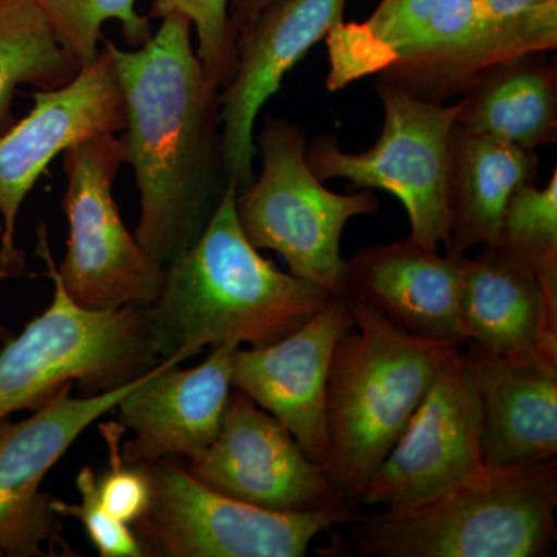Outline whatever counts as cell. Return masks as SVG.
I'll list each match as a JSON object with an SVG mask.
<instances>
[{
  "label": "cell",
  "mask_w": 557,
  "mask_h": 557,
  "mask_svg": "<svg viewBox=\"0 0 557 557\" xmlns=\"http://www.w3.org/2000/svg\"><path fill=\"white\" fill-rule=\"evenodd\" d=\"M2 556H3V552H2V549H0V557H2Z\"/></svg>",
  "instance_id": "4dcf8cb0"
},
{
  "label": "cell",
  "mask_w": 557,
  "mask_h": 557,
  "mask_svg": "<svg viewBox=\"0 0 557 557\" xmlns=\"http://www.w3.org/2000/svg\"><path fill=\"white\" fill-rule=\"evenodd\" d=\"M79 70L35 0H0V137L17 121L13 104L21 86L58 89Z\"/></svg>",
  "instance_id": "603a6c76"
},
{
  "label": "cell",
  "mask_w": 557,
  "mask_h": 557,
  "mask_svg": "<svg viewBox=\"0 0 557 557\" xmlns=\"http://www.w3.org/2000/svg\"><path fill=\"white\" fill-rule=\"evenodd\" d=\"M98 475L86 465L76 475L81 504H69L60 498H51V508L60 518L76 519L86 530L94 547L102 557H146L131 525L120 522L102 508L98 496Z\"/></svg>",
  "instance_id": "4316f807"
},
{
  "label": "cell",
  "mask_w": 557,
  "mask_h": 557,
  "mask_svg": "<svg viewBox=\"0 0 557 557\" xmlns=\"http://www.w3.org/2000/svg\"><path fill=\"white\" fill-rule=\"evenodd\" d=\"M186 469L223 496L269 511L300 515L357 504L239 388L231 391L218 437Z\"/></svg>",
  "instance_id": "5bb4252c"
},
{
  "label": "cell",
  "mask_w": 557,
  "mask_h": 557,
  "mask_svg": "<svg viewBox=\"0 0 557 557\" xmlns=\"http://www.w3.org/2000/svg\"><path fill=\"white\" fill-rule=\"evenodd\" d=\"M347 302L354 327L341 338L330 368L329 453L322 468L359 504L443 361L461 344L417 338L366 304Z\"/></svg>",
  "instance_id": "277c9868"
},
{
  "label": "cell",
  "mask_w": 557,
  "mask_h": 557,
  "mask_svg": "<svg viewBox=\"0 0 557 557\" xmlns=\"http://www.w3.org/2000/svg\"><path fill=\"white\" fill-rule=\"evenodd\" d=\"M240 346L212 347L201 364L178 368L180 355L157 362L116 409L134 438L121 446L126 463L183 458L193 460L218 437L233 384V355Z\"/></svg>",
  "instance_id": "e0dca14e"
},
{
  "label": "cell",
  "mask_w": 557,
  "mask_h": 557,
  "mask_svg": "<svg viewBox=\"0 0 557 557\" xmlns=\"http://www.w3.org/2000/svg\"><path fill=\"white\" fill-rule=\"evenodd\" d=\"M306 132L287 120L269 119L258 139L262 171L237 194V219L258 249H273L293 276L343 296L347 260L341 237L351 219L380 211L370 189L332 193L306 160Z\"/></svg>",
  "instance_id": "52a82bcc"
},
{
  "label": "cell",
  "mask_w": 557,
  "mask_h": 557,
  "mask_svg": "<svg viewBox=\"0 0 557 557\" xmlns=\"http://www.w3.org/2000/svg\"><path fill=\"white\" fill-rule=\"evenodd\" d=\"M183 14L197 35L196 53L208 79L225 89L237 70V32L230 20V0H150V20Z\"/></svg>",
  "instance_id": "484cf974"
},
{
  "label": "cell",
  "mask_w": 557,
  "mask_h": 557,
  "mask_svg": "<svg viewBox=\"0 0 557 557\" xmlns=\"http://www.w3.org/2000/svg\"><path fill=\"white\" fill-rule=\"evenodd\" d=\"M557 461L486 467L445 493L355 523L364 557H542L557 539Z\"/></svg>",
  "instance_id": "5b68a950"
},
{
  "label": "cell",
  "mask_w": 557,
  "mask_h": 557,
  "mask_svg": "<svg viewBox=\"0 0 557 557\" xmlns=\"http://www.w3.org/2000/svg\"><path fill=\"white\" fill-rule=\"evenodd\" d=\"M149 507L132 523L146 557H302L313 539L364 518L358 504L287 515L203 485L174 458L138 461Z\"/></svg>",
  "instance_id": "ba28073f"
},
{
  "label": "cell",
  "mask_w": 557,
  "mask_h": 557,
  "mask_svg": "<svg viewBox=\"0 0 557 557\" xmlns=\"http://www.w3.org/2000/svg\"><path fill=\"white\" fill-rule=\"evenodd\" d=\"M325 39L330 90L379 75L421 100L442 102L497 62L556 50L557 3L496 21L480 0H381L368 21H343Z\"/></svg>",
  "instance_id": "3957f363"
},
{
  "label": "cell",
  "mask_w": 557,
  "mask_h": 557,
  "mask_svg": "<svg viewBox=\"0 0 557 557\" xmlns=\"http://www.w3.org/2000/svg\"><path fill=\"white\" fill-rule=\"evenodd\" d=\"M237 189L225 190L200 239L164 267L150 306L153 348L189 359L205 347H263L302 327L335 298L263 258L237 219Z\"/></svg>",
  "instance_id": "7a4b0ae2"
},
{
  "label": "cell",
  "mask_w": 557,
  "mask_h": 557,
  "mask_svg": "<svg viewBox=\"0 0 557 557\" xmlns=\"http://www.w3.org/2000/svg\"><path fill=\"white\" fill-rule=\"evenodd\" d=\"M109 449V469L97 478L98 496L102 508L112 518L132 525L149 507L150 485L148 475L138 463H126L121 454V442L126 429L121 424H100Z\"/></svg>",
  "instance_id": "83f0119b"
},
{
  "label": "cell",
  "mask_w": 557,
  "mask_h": 557,
  "mask_svg": "<svg viewBox=\"0 0 557 557\" xmlns=\"http://www.w3.org/2000/svg\"><path fill=\"white\" fill-rule=\"evenodd\" d=\"M36 255L53 282L49 309L0 348V420L36 410L64 384L87 395L112 391L159 362L150 333V307L113 310L79 307L65 292L47 237L38 228Z\"/></svg>",
  "instance_id": "8992f818"
},
{
  "label": "cell",
  "mask_w": 557,
  "mask_h": 557,
  "mask_svg": "<svg viewBox=\"0 0 557 557\" xmlns=\"http://www.w3.org/2000/svg\"><path fill=\"white\" fill-rule=\"evenodd\" d=\"M482 9L491 20L505 21L525 16L528 13L544 9L557 0H480Z\"/></svg>",
  "instance_id": "f1b7e54d"
},
{
  "label": "cell",
  "mask_w": 557,
  "mask_h": 557,
  "mask_svg": "<svg viewBox=\"0 0 557 557\" xmlns=\"http://www.w3.org/2000/svg\"><path fill=\"white\" fill-rule=\"evenodd\" d=\"M467 346L487 355L557 357V289L531 263L493 244L469 258L461 300Z\"/></svg>",
  "instance_id": "ffe728a7"
},
{
  "label": "cell",
  "mask_w": 557,
  "mask_h": 557,
  "mask_svg": "<svg viewBox=\"0 0 557 557\" xmlns=\"http://www.w3.org/2000/svg\"><path fill=\"white\" fill-rule=\"evenodd\" d=\"M496 244L525 259L548 288L557 289V170L545 188L520 186L502 219Z\"/></svg>",
  "instance_id": "d4e9b609"
},
{
  "label": "cell",
  "mask_w": 557,
  "mask_h": 557,
  "mask_svg": "<svg viewBox=\"0 0 557 557\" xmlns=\"http://www.w3.org/2000/svg\"><path fill=\"white\" fill-rule=\"evenodd\" d=\"M547 51L497 62L458 102L457 126L536 152L557 137V76Z\"/></svg>",
  "instance_id": "7402d4cb"
},
{
  "label": "cell",
  "mask_w": 557,
  "mask_h": 557,
  "mask_svg": "<svg viewBox=\"0 0 557 557\" xmlns=\"http://www.w3.org/2000/svg\"><path fill=\"white\" fill-rule=\"evenodd\" d=\"M482 403L467 346L443 361L401 437L366 486L359 504H418L483 474Z\"/></svg>",
  "instance_id": "7c38bea8"
},
{
  "label": "cell",
  "mask_w": 557,
  "mask_h": 557,
  "mask_svg": "<svg viewBox=\"0 0 557 557\" xmlns=\"http://www.w3.org/2000/svg\"><path fill=\"white\" fill-rule=\"evenodd\" d=\"M539 159L533 150L471 134L454 121L449 135L446 252L496 244L512 194L536 182Z\"/></svg>",
  "instance_id": "44dd1931"
},
{
  "label": "cell",
  "mask_w": 557,
  "mask_h": 557,
  "mask_svg": "<svg viewBox=\"0 0 557 557\" xmlns=\"http://www.w3.org/2000/svg\"><path fill=\"white\" fill-rule=\"evenodd\" d=\"M57 39L81 69L100 53L102 27L120 22L127 46H143L152 36L148 14L138 13L137 0H35Z\"/></svg>",
  "instance_id": "cb8c5ba5"
},
{
  "label": "cell",
  "mask_w": 557,
  "mask_h": 557,
  "mask_svg": "<svg viewBox=\"0 0 557 557\" xmlns=\"http://www.w3.org/2000/svg\"><path fill=\"white\" fill-rule=\"evenodd\" d=\"M348 0H271L237 36V70L222 90L223 163L237 194L255 182L260 110L311 47L344 21Z\"/></svg>",
  "instance_id": "9a60e30c"
},
{
  "label": "cell",
  "mask_w": 557,
  "mask_h": 557,
  "mask_svg": "<svg viewBox=\"0 0 557 557\" xmlns=\"http://www.w3.org/2000/svg\"><path fill=\"white\" fill-rule=\"evenodd\" d=\"M270 2L271 0H230V20L237 36Z\"/></svg>",
  "instance_id": "f546056e"
},
{
  "label": "cell",
  "mask_w": 557,
  "mask_h": 557,
  "mask_svg": "<svg viewBox=\"0 0 557 557\" xmlns=\"http://www.w3.org/2000/svg\"><path fill=\"white\" fill-rule=\"evenodd\" d=\"M137 50L102 38L124 100L123 161L139 194L135 239L166 267L200 239L230 186L222 90L194 49L193 25L171 13Z\"/></svg>",
  "instance_id": "6da1fadb"
},
{
  "label": "cell",
  "mask_w": 557,
  "mask_h": 557,
  "mask_svg": "<svg viewBox=\"0 0 557 557\" xmlns=\"http://www.w3.org/2000/svg\"><path fill=\"white\" fill-rule=\"evenodd\" d=\"M121 164L115 134L83 139L62 153L69 239L57 270L70 298L84 309L150 307L163 288L164 267L126 228L113 197Z\"/></svg>",
  "instance_id": "30bf717a"
},
{
  "label": "cell",
  "mask_w": 557,
  "mask_h": 557,
  "mask_svg": "<svg viewBox=\"0 0 557 557\" xmlns=\"http://www.w3.org/2000/svg\"><path fill=\"white\" fill-rule=\"evenodd\" d=\"M351 327L346 296H335L292 335L269 346L239 347L233 355V387L281 421L321 467L329 453L330 368L336 346Z\"/></svg>",
  "instance_id": "2e32d148"
},
{
  "label": "cell",
  "mask_w": 557,
  "mask_h": 557,
  "mask_svg": "<svg viewBox=\"0 0 557 557\" xmlns=\"http://www.w3.org/2000/svg\"><path fill=\"white\" fill-rule=\"evenodd\" d=\"M33 108L0 137V278L27 276L17 247L22 205L51 161L70 146L124 127V100L112 54L98 57L65 86L32 94Z\"/></svg>",
  "instance_id": "8fae6325"
},
{
  "label": "cell",
  "mask_w": 557,
  "mask_h": 557,
  "mask_svg": "<svg viewBox=\"0 0 557 557\" xmlns=\"http://www.w3.org/2000/svg\"><path fill=\"white\" fill-rule=\"evenodd\" d=\"M482 403L486 467H522L557 457V357L545 351L487 355L467 346Z\"/></svg>",
  "instance_id": "d6986e66"
},
{
  "label": "cell",
  "mask_w": 557,
  "mask_h": 557,
  "mask_svg": "<svg viewBox=\"0 0 557 557\" xmlns=\"http://www.w3.org/2000/svg\"><path fill=\"white\" fill-rule=\"evenodd\" d=\"M384 124L379 141L347 153L336 138L321 135L306 149L310 170L321 182L348 180L355 188L394 194L410 222V239L429 251L449 244V135L458 102L443 106L379 79Z\"/></svg>",
  "instance_id": "9c48e42d"
},
{
  "label": "cell",
  "mask_w": 557,
  "mask_h": 557,
  "mask_svg": "<svg viewBox=\"0 0 557 557\" xmlns=\"http://www.w3.org/2000/svg\"><path fill=\"white\" fill-rule=\"evenodd\" d=\"M145 375V373H143ZM101 394L70 397L64 384L32 416L21 421L0 420V549L10 557L54 556L62 541V520L42 493L44 478L79 435L116 409L141 376Z\"/></svg>",
  "instance_id": "4fadbf2b"
},
{
  "label": "cell",
  "mask_w": 557,
  "mask_h": 557,
  "mask_svg": "<svg viewBox=\"0 0 557 557\" xmlns=\"http://www.w3.org/2000/svg\"><path fill=\"white\" fill-rule=\"evenodd\" d=\"M468 255L408 239L362 249L347 260L343 295L359 300L417 338L467 346L461 300Z\"/></svg>",
  "instance_id": "ac0fdd59"
}]
</instances>
